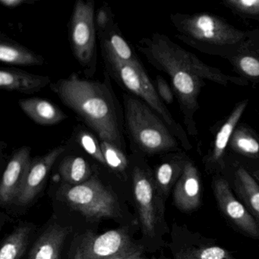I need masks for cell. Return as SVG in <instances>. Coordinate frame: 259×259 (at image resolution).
Returning <instances> with one entry per match:
<instances>
[{"label":"cell","instance_id":"obj_1","mask_svg":"<svg viewBox=\"0 0 259 259\" xmlns=\"http://www.w3.org/2000/svg\"><path fill=\"white\" fill-rule=\"evenodd\" d=\"M136 46L150 64L170 78L191 133L196 132L193 116L198 109V98L204 86V80L223 85L230 83L245 84L241 78L229 76L202 63L164 34L154 33L139 40Z\"/></svg>","mask_w":259,"mask_h":259},{"label":"cell","instance_id":"obj_2","mask_svg":"<svg viewBox=\"0 0 259 259\" xmlns=\"http://www.w3.org/2000/svg\"><path fill=\"white\" fill-rule=\"evenodd\" d=\"M65 105L75 112L101 139L122 149L123 137L114 97L107 84L72 74L51 84Z\"/></svg>","mask_w":259,"mask_h":259},{"label":"cell","instance_id":"obj_3","mask_svg":"<svg viewBox=\"0 0 259 259\" xmlns=\"http://www.w3.org/2000/svg\"><path fill=\"white\" fill-rule=\"evenodd\" d=\"M124 119L132 142L149 155L178 149V142L164 121L146 103L123 95Z\"/></svg>","mask_w":259,"mask_h":259},{"label":"cell","instance_id":"obj_4","mask_svg":"<svg viewBox=\"0 0 259 259\" xmlns=\"http://www.w3.org/2000/svg\"><path fill=\"white\" fill-rule=\"evenodd\" d=\"M101 54L109 75L125 90L146 103L164 121L172 134L186 149L191 148L189 139L160 99L143 66L128 64L118 60L108 50L101 46Z\"/></svg>","mask_w":259,"mask_h":259},{"label":"cell","instance_id":"obj_5","mask_svg":"<svg viewBox=\"0 0 259 259\" xmlns=\"http://www.w3.org/2000/svg\"><path fill=\"white\" fill-rule=\"evenodd\" d=\"M171 20L183 35L200 43L218 47L235 46L246 37V33L213 15H172Z\"/></svg>","mask_w":259,"mask_h":259},{"label":"cell","instance_id":"obj_6","mask_svg":"<svg viewBox=\"0 0 259 259\" xmlns=\"http://www.w3.org/2000/svg\"><path fill=\"white\" fill-rule=\"evenodd\" d=\"M59 194L63 201L89 219L119 216V206L116 197L95 177L77 186L65 184Z\"/></svg>","mask_w":259,"mask_h":259},{"label":"cell","instance_id":"obj_7","mask_svg":"<svg viewBox=\"0 0 259 259\" xmlns=\"http://www.w3.org/2000/svg\"><path fill=\"white\" fill-rule=\"evenodd\" d=\"M96 33L95 2L77 0L69 26L71 48L74 57L89 77L95 75L97 69Z\"/></svg>","mask_w":259,"mask_h":259},{"label":"cell","instance_id":"obj_8","mask_svg":"<svg viewBox=\"0 0 259 259\" xmlns=\"http://www.w3.org/2000/svg\"><path fill=\"white\" fill-rule=\"evenodd\" d=\"M133 181L142 230L145 235L153 237L163 221L164 198L159 192L154 179L145 169L135 168Z\"/></svg>","mask_w":259,"mask_h":259},{"label":"cell","instance_id":"obj_9","mask_svg":"<svg viewBox=\"0 0 259 259\" xmlns=\"http://www.w3.org/2000/svg\"><path fill=\"white\" fill-rule=\"evenodd\" d=\"M83 259H112L141 250L122 229L99 235L88 234L78 248Z\"/></svg>","mask_w":259,"mask_h":259},{"label":"cell","instance_id":"obj_10","mask_svg":"<svg viewBox=\"0 0 259 259\" xmlns=\"http://www.w3.org/2000/svg\"><path fill=\"white\" fill-rule=\"evenodd\" d=\"M213 195L221 213L241 233L259 239V226L243 204L233 195L228 182L216 178L212 183Z\"/></svg>","mask_w":259,"mask_h":259},{"label":"cell","instance_id":"obj_11","mask_svg":"<svg viewBox=\"0 0 259 259\" xmlns=\"http://www.w3.org/2000/svg\"><path fill=\"white\" fill-rule=\"evenodd\" d=\"M177 228L178 239L172 245V259H236L231 251L218 245L213 239L186 227Z\"/></svg>","mask_w":259,"mask_h":259},{"label":"cell","instance_id":"obj_12","mask_svg":"<svg viewBox=\"0 0 259 259\" xmlns=\"http://www.w3.org/2000/svg\"><path fill=\"white\" fill-rule=\"evenodd\" d=\"M65 151V147L60 145L45 155L31 160L20 192L15 201L18 204L27 205L35 198L43 188L54 163Z\"/></svg>","mask_w":259,"mask_h":259},{"label":"cell","instance_id":"obj_13","mask_svg":"<svg viewBox=\"0 0 259 259\" xmlns=\"http://www.w3.org/2000/svg\"><path fill=\"white\" fill-rule=\"evenodd\" d=\"M202 187L199 172L192 160H187L183 174L172 191L174 205L183 213H191L199 208Z\"/></svg>","mask_w":259,"mask_h":259},{"label":"cell","instance_id":"obj_14","mask_svg":"<svg viewBox=\"0 0 259 259\" xmlns=\"http://www.w3.org/2000/svg\"><path fill=\"white\" fill-rule=\"evenodd\" d=\"M31 148L22 147L13 154L0 183V202L7 205L16 201L31 162Z\"/></svg>","mask_w":259,"mask_h":259},{"label":"cell","instance_id":"obj_15","mask_svg":"<svg viewBox=\"0 0 259 259\" xmlns=\"http://www.w3.org/2000/svg\"><path fill=\"white\" fill-rule=\"evenodd\" d=\"M50 84L51 78L46 75H34L13 68H3L0 70V88L7 92L31 95Z\"/></svg>","mask_w":259,"mask_h":259},{"label":"cell","instance_id":"obj_16","mask_svg":"<svg viewBox=\"0 0 259 259\" xmlns=\"http://www.w3.org/2000/svg\"><path fill=\"white\" fill-rule=\"evenodd\" d=\"M248 105V100H244L239 103L220 128L215 138L213 150L208 159L210 168L213 169H222L224 167V154L227 145L234 133L236 125L239 122L241 116L243 114Z\"/></svg>","mask_w":259,"mask_h":259},{"label":"cell","instance_id":"obj_17","mask_svg":"<svg viewBox=\"0 0 259 259\" xmlns=\"http://www.w3.org/2000/svg\"><path fill=\"white\" fill-rule=\"evenodd\" d=\"M19 105L31 120L39 125H56L67 118L66 113L57 105L42 98L22 99L19 101Z\"/></svg>","mask_w":259,"mask_h":259},{"label":"cell","instance_id":"obj_18","mask_svg":"<svg viewBox=\"0 0 259 259\" xmlns=\"http://www.w3.org/2000/svg\"><path fill=\"white\" fill-rule=\"evenodd\" d=\"M67 230L58 225L47 229L33 245L29 259H60Z\"/></svg>","mask_w":259,"mask_h":259},{"label":"cell","instance_id":"obj_19","mask_svg":"<svg viewBox=\"0 0 259 259\" xmlns=\"http://www.w3.org/2000/svg\"><path fill=\"white\" fill-rule=\"evenodd\" d=\"M98 35L101 46L108 50L118 60L128 64L143 66L114 22L105 31L98 32Z\"/></svg>","mask_w":259,"mask_h":259},{"label":"cell","instance_id":"obj_20","mask_svg":"<svg viewBox=\"0 0 259 259\" xmlns=\"http://www.w3.org/2000/svg\"><path fill=\"white\" fill-rule=\"evenodd\" d=\"M235 191L259 226V184L244 168L236 171Z\"/></svg>","mask_w":259,"mask_h":259},{"label":"cell","instance_id":"obj_21","mask_svg":"<svg viewBox=\"0 0 259 259\" xmlns=\"http://www.w3.org/2000/svg\"><path fill=\"white\" fill-rule=\"evenodd\" d=\"M0 60L13 66H42L45 63L42 56L5 37L0 41Z\"/></svg>","mask_w":259,"mask_h":259},{"label":"cell","instance_id":"obj_22","mask_svg":"<svg viewBox=\"0 0 259 259\" xmlns=\"http://www.w3.org/2000/svg\"><path fill=\"white\" fill-rule=\"evenodd\" d=\"M186 162L187 160L184 157L175 156L156 168L154 181L164 200L169 196V192L183 174Z\"/></svg>","mask_w":259,"mask_h":259},{"label":"cell","instance_id":"obj_23","mask_svg":"<svg viewBox=\"0 0 259 259\" xmlns=\"http://www.w3.org/2000/svg\"><path fill=\"white\" fill-rule=\"evenodd\" d=\"M60 177L66 184L77 186L92 178V169L87 160L78 156H69L63 159L59 168Z\"/></svg>","mask_w":259,"mask_h":259},{"label":"cell","instance_id":"obj_24","mask_svg":"<svg viewBox=\"0 0 259 259\" xmlns=\"http://www.w3.org/2000/svg\"><path fill=\"white\" fill-rule=\"evenodd\" d=\"M31 228L20 227L13 232L3 243L0 259H20L28 245Z\"/></svg>","mask_w":259,"mask_h":259},{"label":"cell","instance_id":"obj_25","mask_svg":"<svg viewBox=\"0 0 259 259\" xmlns=\"http://www.w3.org/2000/svg\"><path fill=\"white\" fill-rule=\"evenodd\" d=\"M230 144L231 148L239 154L249 157H258L259 142L246 128H236Z\"/></svg>","mask_w":259,"mask_h":259},{"label":"cell","instance_id":"obj_26","mask_svg":"<svg viewBox=\"0 0 259 259\" xmlns=\"http://www.w3.org/2000/svg\"><path fill=\"white\" fill-rule=\"evenodd\" d=\"M101 146L106 165L116 172H124L128 162L122 149L105 141H101Z\"/></svg>","mask_w":259,"mask_h":259},{"label":"cell","instance_id":"obj_27","mask_svg":"<svg viewBox=\"0 0 259 259\" xmlns=\"http://www.w3.org/2000/svg\"><path fill=\"white\" fill-rule=\"evenodd\" d=\"M78 142L80 146L94 159L99 163L106 165L101 143L94 135L86 131L80 132L78 135Z\"/></svg>","mask_w":259,"mask_h":259},{"label":"cell","instance_id":"obj_28","mask_svg":"<svg viewBox=\"0 0 259 259\" xmlns=\"http://www.w3.org/2000/svg\"><path fill=\"white\" fill-rule=\"evenodd\" d=\"M236 66L248 78H259V59L256 56L246 54L239 56L236 60Z\"/></svg>","mask_w":259,"mask_h":259},{"label":"cell","instance_id":"obj_29","mask_svg":"<svg viewBox=\"0 0 259 259\" xmlns=\"http://www.w3.org/2000/svg\"><path fill=\"white\" fill-rule=\"evenodd\" d=\"M224 4L229 8L246 16H259V0H230Z\"/></svg>","mask_w":259,"mask_h":259},{"label":"cell","instance_id":"obj_30","mask_svg":"<svg viewBox=\"0 0 259 259\" xmlns=\"http://www.w3.org/2000/svg\"><path fill=\"white\" fill-rule=\"evenodd\" d=\"M113 21V14L108 7H103L98 10L95 16L97 32L105 31Z\"/></svg>","mask_w":259,"mask_h":259},{"label":"cell","instance_id":"obj_31","mask_svg":"<svg viewBox=\"0 0 259 259\" xmlns=\"http://www.w3.org/2000/svg\"><path fill=\"white\" fill-rule=\"evenodd\" d=\"M154 86H155L156 90H157L160 99L166 104H172L174 99V93H172L169 84L163 77L157 75Z\"/></svg>","mask_w":259,"mask_h":259},{"label":"cell","instance_id":"obj_32","mask_svg":"<svg viewBox=\"0 0 259 259\" xmlns=\"http://www.w3.org/2000/svg\"><path fill=\"white\" fill-rule=\"evenodd\" d=\"M30 0H0V4L8 9H16L24 4H33Z\"/></svg>","mask_w":259,"mask_h":259},{"label":"cell","instance_id":"obj_33","mask_svg":"<svg viewBox=\"0 0 259 259\" xmlns=\"http://www.w3.org/2000/svg\"><path fill=\"white\" fill-rule=\"evenodd\" d=\"M142 250L135 251V252L131 253V254H125V255L119 256V257H114L112 259H145L142 256Z\"/></svg>","mask_w":259,"mask_h":259},{"label":"cell","instance_id":"obj_34","mask_svg":"<svg viewBox=\"0 0 259 259\" xmlns=\"http://www.w3.org/2000/svg\"><path fill=\"white\" fill-rule=\"evenodd\" d=\"M251 175L255 179L256 181H257L259 184V170L254 171V172H252V174H251Z\"/></svg>","mask_w":259,"mask_h":259},{"label":"cell","instance_id":"obj_35","mask_svg":"<svg viewBox=\"0 0 259 259\" xmlns=\"http://www.w3.org/2000/svg\"><path fill=\"white\" fill-rule=\"evenodd\" d=\"M73 259H83L78 249L76 250V252H75V255H74Z\"/></svg>","mask_w":259,"mask_h":259}]
</instances>
